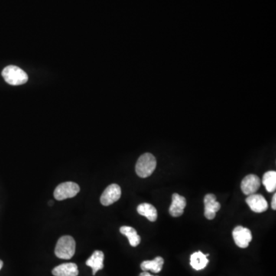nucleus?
Returning <instances> with one entry per match:
<instances>
[{
	"mask_svg": "<svg viewBox=\"0 0 276 276\" xmlns=\"http://www.w3.org/2000/svg\"><path fill=\"white\" fill-rule=\"evenodd\" d=\"M157 167V160L153 154L145 153L137 160L135 170L141 178H147L154 173Z\"/></svg>",
	"mask_w": 276,
	"mask_h": 276,
	"instance_id": "1",
	"label": "nucleus"
},
{
	"mask_svg": "<svg viewBox=\"0 0 276 276\" xmlns=\"http://www.w3.org/2000/svg\"><path fill=\"white\" fill-rule=\"evenodd\" d=\"M75 241L70 235L61 237L56 244L55 254L62 259H70L75 255Z\"/></svg>",
	"mask_w": 276,
	"mask_h": 276,
	"instance_id": "2",
	"label": "nucleus"
},
{
	"mask_svg": "<svg viewBox=\"0 0 276 276\" xmlns=\"http://www.w3.org/2000/svg\"><path fill=\"white\" fill-rule=\"evenodd\" d=\"M2 75L6 82L11 85H21L28 82L27 74L17 66H7L3 70Z\"/></svg>",
	"mask_w": 276,
	"mask_h": 276,
	"instance_id": "3",
	"label": "nucleus"
},
{
	"mask_svg": "<svg viewBox=\"0 0 276 276\" xmlns=\"http://www.w3.org/2000/svg\"><path fill=\"white\" fill-rule=\"evenodd\" d=\"M80 191V187L77 183L73 182H66L59 184L54 191V196L57 200L72 198Z\"/></svg>",
	"mask_w": 276,
	"mask_h": 276,
	"instance_id": "4",
	"label": "nucleus"
},
{
	"mask_svg": "<svg viewBox=\"0 0 276 276\" xmlns=\"http://www.w3.org/2000/svg\"><path fill=\"white\" fill-rule=\"evenodd\" d=\"M234 242L239 248H247L252 241V232L249 229L243 226H236L232 231Z\"/></svg>",
	"mask_w": 276,
	"mask_h": 276,
	"instance_id": "5",
	"label": "nucleus"
},
{
	"mask_svg": "<svg viewBox=\"0 0 276 276\" xmlns=\"http://www.w3.org/2000/svg\"><path fill=\"white\" fill-rule=\"evenodd\" d=\"M121 189L116 183L110 185L101 196V203L104 206H110L121 198Z\"/></svg>",
	"mask_w": 276,
	"mask_h": 276,
	"instance_id": "6",
	"label": "nucleus"
},
{
	"mask_svg": "<svg viewBox=\"0 0 276 276\" xmlns=\"http://www.w3.org/2000/svg\"><path fill=\"white\" fill-rule=\"evenodd\" d=\"M261 186L259 177L255 174H249L242 180L241 183V189L244 194L249 196L256 193Z\"/></svg>",
	"mask_w": 276,
	"mask_h": 276,
	"instance_id": "7",
	"label": "nucleus"
},
{
	"mask_svg": "<svg viewBox=\"0 0 276 276\" xmlns=\"http://www.w3.org/2000/svg\"><path fill=\"white\" fill-rule=\"evenodd\" d=\"M245 201L250 209L257 213H261L268 209V205L266 199L261 195L255 194V193L249 195L245 199Z\"/></svg>",
	"mask_w": 276,
	"mask_h": 276,
	"instance_id": "8",
	"label": "nucleus"
},
{
	"mask_svg": "<svg viewBox=\"0 0 276 276\" xmlns=\"http://www.w3.org/2000/svg\"><path fill=\"white\" fill-rule=\"evenodd\" d=\"M204 216L206 219H213L216 217V212L220 209V203L216 201L214 194L209 193L204 197Z\"/></svg>",
	"mask_w": 276,
	"mask_h": 276,
	"instance_id": "9",
	"label": "nucleus"
},
{
	"mask_svg": "<svg viewBox=\"0 0 276 276\" xmlns=\"http://www.w3.org/2000/svg\"><path fill=\"white\" fill-rule=\"evenodd\" d=\"M186 200L185 197L174 193L172 196V203L170 205L169 212L170 214L173 217H179L183 215L186 207Z\"/></svg>",
	"mask_w": 276,
	"mask_h": 276,
	"instance_id": "10",
	"label": "nucleus"
},
{
	"mask_svg": "<svg viewBox=\"0 0 276 276\" xmlns=\"http://www.w3.org/2000/svg\"><path fill=\"white\" fill-rule=\"evenodd\" d=\"M53 274L55 276H78L79 268L75 263H63L53 268Z\"/></svg>",
	"mask_w": 276,
	"mask_h": 276,
	"instance_id": "11",
	"label": "nucleus"
},
{
	"mask_svg": "<svg viewBox=\"0 0 276 276\" xmlns=\"http://www.w3.org/2000/svg\"><path fill=\"white\" fill-rule=\"evenodd\" d=\"M104 258L105 255L103 252L97 250L92 254V256L86 261V265L92 268V274L95 275L97 271L104 268Z\"/></svg>",
	"mask_w": 276,
	"mask_h": 276,
	"instance_id": "12",
	"label": "nucleus"
},
{
	"mask_svg": "<svg viewBox=\"0 0 276 276\" xmlns=\"http://www.w3.org/2000/svg\"><path fill=\"white\" fill-rule=\"evenodd\" d=\"M164 258L160 256L156 257L154 260H147L141 263V268L144 271H151L159 273L164 266Z\"/></svg>",
	"mask_w": 276,
	"mask_h": 276,
	"instance_id": "13",
	"label": "nucleus"
},
{
	"mask_svg": "<svg viewBox=\"0 0 276 276\" xmlns=\"http://www.w3.org/2000/svg\"><path fill=\"white\" fill-rule=\"evenodd\" d=\"M208 263H209V259L207 256L200 251L194 252L190 256V265L196 271L206 268Z\"/></svg>",
	"mask_w": 276,
	"mask_h": 276,
	"instance_id": "14",
	"label": "nucleus"
},
{
	"mask_svg": "<svg viewBox=\"0 0 276 276\" xmlns=\"http://www.w3.org/2000/svg\"><path fill=\"white\" fill-rule=\"evenodd\" d=\"M137 212L141 216H145L150 222H154L157 219V209L153 205L144 203L137 208Z\"/></svg>",
	"mask_w": 276,
	"mask_h": 276,
	"instance_id": "15",
	"label": "nucleus"
},
{
	"mask_svg": "<svg viewBox=\"0 0 276 276\" xmlns=\"http://www.w3.org/2000/svg\"><path fill=\"white\" fill-rule=\"evenodd\" d=\"M120 232L123 235L128 237V240H129L131 246L136 247L141 243V236L137 234V231L134 228L124 225V226H121V229H120Z\"/></svg>",
	"mask_w": 276,
	"mask_h": 276,
	"instance_id": "16",
	"label": "nucleus"
},
{
	"mask_svg": "<svg viewBox=\"0 0 276 276\" xmlns=\"http://www.w3.org/2000/svg\"><path fill=\"white\" fill-rule=\"evenodd\" d=\"M262 183L265 186L267 191L269 193L275 191L276 189V172L271 170L266 172L263 175Z\"/></svg>",
	"mask_w": 276,
	"mask_h": 276,
	"instance_id": "17",
	"label": "nucleus"
},
{
	"mask_svg": "<svg viewBox=\"0 0 276 276\" xmlns=\"http://www.w3.org/2000/svg\"><path fill=\"white\" fill-rule=\"evenodd\" d=\"M276 194L274 193V195H273L272 199H271V208H272L273 209H276Z\"/></svg>",
	"mask_w": 276,
	"mask_h": 276,
	"instance_id": "18",
	"label": "nucleus"
},
{
	"mask_svg": "<svg viewBox=\"0 0 276 276\" xmlns=\"http://www.w3.org/2000/svg\"><path fill=\"white\" fill-rule=\"evenodd\" d=\"M139 276H154L152 274H150V273L147 272V271H143L142 273L140 274Z\"/></svg>",
	"mask_w": 276,
	"mask_h": 276,
	"instance_id": "19",
	"label": "nucleus"
},
{
	"mask_svg": "<svg viewBox=\"0 0 276 276\" xmlns=\"http://www.w3.org/2000/svg\"><path fill=\"white\" fill-rule=\"evenodd\" d=\"M3 266H4V261L0 260V270L2 269Z\"/></svg>",
	"mask_w": 276,
	"mask_h": 276,
	"instance_id": "20",
	"label": "nucleus"
},
{
	"mask_svg": "<svg viewBox=\"0 0 276 276\" xmlns=\"http://www.w3.org/2000/svg\"><path fill=\"white\" fill-rule=\"evenodd\" d=\"M49 204L50 205V206H51V205H53V201H52V200L51 201H49Z\"/></svg>",
	"mask_w": 276,
	"mask_h": 276,
	"instance_id": "21",
	"label": "nucleus"
}]
</instances>
